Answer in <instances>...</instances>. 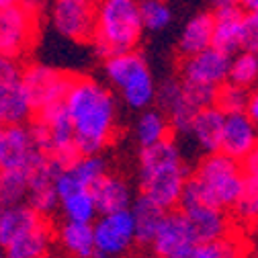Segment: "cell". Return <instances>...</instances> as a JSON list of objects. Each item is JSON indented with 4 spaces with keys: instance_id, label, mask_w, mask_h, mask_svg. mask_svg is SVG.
<instances>
[{
    "instance_id": "cell-36",
    "label": "cell",
    "mask_w": 258,
    "mask_h": 258,
    "mask_svg": "<svg viewBox=\"0 0 258 258\" xmlns=\"http://www.w3.org/2000/svg\"><path fill=\"white\" fill-rule=\"evenodd\" d=\"M244 49H258V11L244 15Z\"/></svg>"
},
{
    "instance_id": "cell-32",
    "label": "cell",
    "mask_w": 258,
    "mask_h": 258,
    "mask_svg": "<svg viewBox=\"0 0 258 258\" xmlns=\"http://www.w3.org/2000/svg\"><path fill=\"white\" fill-rule=\"evenodd\" d=\"M140 13H142L144 27L148 31H154V33L166 29L172 19L166 0H140Z\"/></svg>"
},
{
    "instance_id": "cell-14",
    "label": "cell",
    "mask_w": 258,
    "mask_h": 258,
    "mask_svg": "<svg viewBox=\"0 0 258 258\" xmlns=\"http://www.w3.org/2000/svg\"><path fill=\"white\" fill-rule=\"evenodd\" d=\"M258 146V127L256 123L248 117L246 111L242 113H228L225 117V127H223V140H221V150L230 158L238 160V162H246L252 156V152Z\"/></svg>"
},
{
    "instance_id": "cell-35",
    "label": "cell",
    "mask_w": 258,
    "mask_h": 258,
    "mask_svg": "<svg viewBox=\"0 0 258 258\" xmlns=\"http://www.w3.org/2000/svg\"><path fill=\"white\" fill-rule=\"evenodd\" d=\"M53 184H55V190H57V195H59V201L68 199V197L74 195V192L86 188V186L80 182V178L76 176V172H74L72 168H63V170H59V172L55 174Z\"/></svg>"
},
{
    "instance_id": "cell-42",
    "label": "cell",
    "mask_w": 258,
    "mask_h": 258,
    "mask_svg": "<svg viewBox=\"0 0 258 258\" xmlns=\"http://www.w3.org/2000/svg\"><path fill=\"white\" fill-rule=\"evenodd\" d=\"M27 0H0V7L7 9V7H17V5H25Z\"/></svg>"
},
{
    "instance_id": "cell-20",
    "label": "cell",
    "mask_w": 258,
    "mask_h": 258,
    "mask_svg": "<svg viewBox=\"0 0 258 258\" xmlns=\"http://www.w3.org/2000/svg\"><path fill=\"white\" fill-rule=\"evenodd\" d=\"M213 31H215V15L199 13L192 17L178 37V53L182 57L201 53L213 45Z\"/></svg>"
},
{
    "instance_id": "cell-30",
    "label": "cell",
    "mask_w": 258,
    "mask_h": 258,
    "mask_svg": "<svg viewBox=\"0 0 258 258\" xmlns=\"http://www.w3.org/2000/svg\"><path fill=\"white\" fill-rule=\"evenodd\" d=\"M72 170L76 172L80 182L86 188H90L94 182H99L107 174V162L101 154H82L74 162Z\"/></svg>"
},
{
    "instance_id": "cell-38",
    "label": "cell",
    "mask_w": 258,
    "mask_h": 258,
    "mask_svg": "<svg viewBox=\"0 0 258 258\" xmlns=\"http://www.w3.org/2000/svg\"><path fill=\"white\" fill-rule=\"evenodd\" d=\"M244 170H246L248 174H258V146H256V150L252 152V156L244 162Z\"/></svg>"
},
{
    "instance_id": "cell-33",
    "label": "cell",
    "mask_w": 258,
    "mask_h": 258,
    "mask_svg": "<svg viewBox=\"0 0 258 258\" xmlns=\"http://www.w3.org/2000/svg\"><path fill=\"white\" fill-rule=\"evenodd\" d=\"M156 103L166 115L174 111L178 105L184 103V88H182V78H168L160 84L156 92Z\"/></svg>"
},
{
    "instance_id": "cell-37",
    "label": "cell",
    "mask_w": 258,
    "mask_h": 258,
    "mask_svg": "<svg viewBox=\"0 0 258 258\" xmlns=\"http://www.w3.org/2000/svg\"><path fill=\"white\" fill-rule=\"evenodd\" d=\"M246 113H248V117H250V119L256 123V127H258V84H256L254 88H250Z\"/></svg>"
},
{
    "instance_id": "cell-15",
    "label": "cell",
    "mask_w": 258,
    "mask_h": 258,
    "mask_svg": "<svg viewBox=\"0 0 258 258\" xmlns=\"http://www.w3.org/2000/svg\"><path fill=\"white\" fill-rule=\"evenodd\" d=\"M178 209H182L184 215L188 217L192 232H195V238H197V244L217 240L234 230L228 209H221L209 203H184Z\"/></svg>"
},
{
    "instance_id": "cell-22",
    "label": "cell",
    "mask_w": 258,
    "mask_h": 258,
    "mask_svg": "<svg viewBox=\"0 0 258 258\" xmlns=\"http://www.w3.org/2000/svg\"><path fill=\"white\" fill-rule=\"evenodd\" d=\"M53 242V232L43 219L37 228L25 232L5 246V258H45Z\"/></svg>"
},
{
    "instance_id": "cell-27",
    "label": "cell",
    "mask_w": 258,
    "mask_h": 258,
    "mask_svg": "<svg viewBox=\"0 0 258 258\" xmlns=\"http://www.w3.org/2000/svg\"><path fill=\"white\" fill-rule=\"evenodd\" d=\"M29 186V170H3V176H0V201H3V207L27 201Z\"/></svg>"
},
{
    "instance_id": "cell-23",
    "label": "cell",
    "mask_w": 258,
    "mask_h": 258,
    "mask_svg": "<svg viewBox=\"0 0 258 258\" xmlns=\"http://www.w3.org/2000/svg\"><path fill=\"white\" fill-rule=\"evenodd\" d=\"M132 213L136 219V236H138V246L142 248H150L160 223L164 219L166 209H162L158 203H154L150 197L140 195L136 197L134 205H132Z\"/></svg>"
},
{
    "instance_id": "cell-4",
    "label": "cell",
    "mask_w": 258,
    "mask_h": 258,
    "mask_svg": "<svg viewBox=\"0 0 258 258\" xmlns=\"http://www.w3.org/2000/svg\"><path fill=\"white\" fill-rule=\"evenodd\" d=\"M144 29L140 0H101L92 39L94 51L103 59L121 51H132L140 43Z\"/></svg>"
},
{
    "instance_id": "cell-29",
    "label": "cell",
    "mask_w": 258,
    "mask_h": 258,
    "mask_svg": "<svg viewBox=\"0 0 258 258\" xmlns=\"http://www.w3.org/2000/svg\"><path fill=\"white\" fill-rule=\"evenodd\" d=\"M234 217L246 225H256L258 223V174H248L246 172V186L242 197L232 209Z\"/></svg>"
},
{
    "instance_id": "cell-9",
    "label": "cell",
    "mask_w": 258,
    "mask_h": 258,
    "mask_svg": "<svg viewBox=\"0 0 258 258\" xmlns=\"http://www.w3.org/2000/svg\"><path fill=\"white\" fill-rule=\"evenodd\" d=\"M29 129L23 125H5L0 132V168L3 170H29L45 156Z\"/></svg>"
},
{
    "instance_id": "cell-34",
    "label": "cell",
    "mask_w": 258,
    "mask_h": 258,
    "mask_svg": "<svg viewBox=\"0 0 258 258\" xmlns=\"http://www.w3.org/2000/svg\"><path fill=\"white\" fill-rule=\"evenodd\" d=\"M182 88H184V99L190 107L205 109L209 105H215V96H217V86H209V84H199V82H186L182 80Z\"/></svg>"
},
{
    "instance_id": "cell-12",
    "label": "cell",
    "mask_w": 258,
    "mask_h": 258,
    "mask_svg": "<svg viewBox=\"0 0 258 258\" xmlns=\"http://www.w3.org/2000/svg\"><path fill=\"white\" fill-rule=\"evenodd\" d=\"M195 244H197V238L184 211L170 209L164 213V219L150 244V250L160 258H168L176 252L192 250Z\"/></svg>"
},
{
    "instance_id": "cell-45",
    "label": "cell",
    "mask_w": 258,
    "mask_h": 258,
    "mask_svg": "<svg viewBox=\"0 0 258 258\" xmlns=\"http://www.w3.org/2000/svg\"><path fill=\"white\" fill-rule=\"evenodd\" d=\"M256 57H258V49H256Z\"/></svg>"
},
{
    "instance_id": "cell-10",
    "label": "cell",
    "mask_w": 258,
    "mask_h": 258,
    "mask_svg": "<svg viewBox=\"0 0 258 258\" xmlns=\"http://www.w3.org/2000/svg\"><path fill=\"white\" fill-rule=\"evenodd\" d=\"M35 33V11L31 5L7 7L0 15V45L3 57H21L33 41Z\"/></svg>"
},
{
    "instance_id": "cell-19",
    "label": "cell",
    "mask_w": 258,
    "mask_h": 258,
    "mask_svg": "<svg viewBox=\"0 0 258 258\" xmlns=\"http://www.w3.org/2000/svg\"><path fill=\"white\" fill-rule=\"evenodd\" d=\"M43 219L45 217L39 215L27 201L3 207V213H0V244L3 248L25 232L37 228Z\"/></svg>"
},
{
    "instance_id": "cell-39",
    "label": "cell",
    "mask_w": 258,
    "mask_h": 258,
    "mask_svg": "<svg viewBox=\"0 0 258 258\" xmlns=\"http://www.w3.org/2000/svg\"><path fill=\"white\" fill-rule=\"evenodd\" d=\"M123 258H160V256H156L150 248H144V250H132L129 254H125Z\"/></svg>"
},
{
    "instance_id": "cell-8",
    "label": "cell",
    "mask_w": 258,
    "mask_h": 258,
    "mask_svg": "<svg viewBox=\"0 0 258 258\" xmlns=\"http://www.w3.org/2000/svg\"><path fill=\"white\" fill-rule=\"evenodd\" d=\"M101 0H53L51 25L59 35L72 41L94 39Z\"/></svg>"
},
{
    "instance_id": "cell-26",
    "label": "cell",
    "mask_w": 258,
    "mask_h": 258,
    "mask_svg": "<svg viewBox=\"0 0 258 258\" xmlns=\"http://www.w3.org/2000/svg\"><path fill=\"white\" fill-rule=\"evenodd\" d=\"M61 211L68 221H78V223H94L99 217V209H96V201L92 197V190L84 188L74 192L72 197L61 201Z\"/></svg>"
},
{
    "instance_id": "cell-18",
    "label": "cell",
    "mask_w": 258,
    "mask_h": 258,
    "mask_svg": "<svg viewBox=\"0 0 258 258\" xmlns=\"http://www.w3.org/2000/svg\"><path fill=\"white\" fill-rule=\"evenodd\" d=\"M215 15V31H213V47L225 53H238L244 49V15L242 7L219 9Z\"/></svg>"
},
{
    "instance_id": "cell-2",
    "label": "cell",
    "mask_w": 258,
    "mask_h": 258,
    "mask_svg": "<svg viewBox=\"0 0 258 258\" xmlns=\"http://www.w3.org/2000/svg\"><path fill=\"white\" fill-rule=\"evenodd\" d=\"M190 170L184 164L178 144L170 138L148 148H140L138 156V184L140 192L150 197L162 209H178Z\"/></svg>"
},
{
    "instance_id": "cell-17",
    "label": "cell",
    "mask_w": 258,
    "mask_h": 258,
    "mask_svg": "<svg viewBox=\"0 0 258 258\" xmlns=\"http://www.w3.org/2000/svg\"><path fill=\"white\" fill-rule=\"evenodd\" d=\"M225 117H228V113H223L217 105H209L197 111L190 127V138L195 140L203 154H213L221 150Z\"/></svg>"
},
{
    "instance_id": "cell-11",
    "label": "cell",
    "mask_w": 258,
    "mask_h": 258,
    "mask_svg": "<svg viewBox=\"0 0 258 258\" xmlns=\"http://www.w3.org/2000/svg\"><path fill=\"white\" fill-rule=\"evenodd\" d=\"M232 55L217 47H209L201 53L188 55L180 63V78L186 82H199L209 86H221L230 80Z\"/></svg>"
},
{
    "instance_id": "cell-25",
    "label": "cell",
    "mask_w": 258,
    "mask_h": 258,
    "mask_svg": "<svg viewBox=\"0 0 258 258\" xmlns=\"http://www.w3.org/2000/svg\"><path fill=\"white\" fill-rule=\"evenodd\" d=\"M134 132H136V142L140 144V148H148V146H154L158 142L170 138L172 125H170L168 115L162 109H146L138 117Z\"/></svg>"
},
{
    "instance_id": "cell-7",
    "label": "cell",
    "mask_w": 258,
    "mask_h": 258,
    "mask_svg": "<svg viewBox=\"0 0 258 258\" xmlns=\"http://www.w3.org/2000/svg\"><path fill=\"white\" fill-rule=\"evenodd\" d=\"M96 258H123L138 246L136 219L132 209L103 213L94 219Z\"/></svg>"
},
{
    "instance_id": "cell-41",
    "label": "cell",
    "mask_w": 258,
    "mask_h": 258,
    "mask_svg": "<svg viewBox=\"0 0 258 258\" xmlns=\"http://www.w3.org/2000/svg\"><path fill=\"white\" fill-rule=\"evenodd\" d=\"M240 7L244 13H256L258 11V0H240Z\"/></svg>"
},
{
    "instance_id": "cell-16",
    "label": "cell",
    "mask_w": 258,
    "mask_h": 258,
    "mask_svg": "<svg viewBox=\"0 0 258 258\" xmlns=\"http://www.w3.org/2000/svg\"><path fill=\"white\" fill-rule=\"evenodd\" d=\"M92 197L96 201V209L99 215L103 213H115V211H123V209H132L134 205V190L123 176L117 174H105L99 182H94L90 186Z\"/></svg>"
},
{
    "instance_id": "cell-24",
    "label": "cell",
    "mask_w": 258,
    "mask_h": 258,
    "mask_svg": "<svg viewBox=\"0 0 258 258\" xmlns=\"http://www.w3.org/2000/svg\"><path fill=\"white\" fill-rule=\"evenodd\" d=\"M248 256H250V246L236 230L211 242H199L192 246L190 252V258H248Z\"/></svg>"
},
{
    "instance_id": "cell-44",
    "label": "cell",
    "mask_w": 258,
    "mask_h": 258,
    "mask_svg": "<svg viewBox=\"0 0 258 258\" xmlns=\"http://www.w3.org/2000/svg\"><path fill=\"white\" fill-rule=\"evenodd\" d=\"M252 258H258V252H256V254H254V256H252Z\"/></svg>"
},
{
    "instance_id": "cell-40",
    "label": "cell",
    "mask_w": 258,
    "mask_h": 258,
    "mask_svg": "<svg viewBox=\"0 0 258 258\" xmlns=\"http://www.w3.org/2000/svg\"><path fill=\"white\" fill-rule=\"evenodd\" d=\"M211 5H213V11L234 9V7H240V0H211Z\"/></svg>"
},
{
    "instance_id": "cell-28",
    "label": "cell",
    "mask_w": 258,
    "mask_h": 258,
    "mask_svg": "<svg viewBox=\"0 0 258 258\" xmlns=\"http://www.w3.org/2000/svg\"><path fill=\"white\" fill-rule=\"evenodd\" d=\"M230 82H234L238 86H244L248 90L258 84V57H256V51L240 49L238 53L232 55Z\"/></svg>"
},
{
    "instance_id": "cell-1",
    "label": "cell",
    "mask_w": 258,
    "mask_h": 258,
    "mask_svg": "<svg viewBox=\"0 0 258 258\" xmlns=\"http://www.w3.org/2000/svg\"><path fill=\"white\" fill-rule=\"evenodd\" d=\"M66 103L80 154H101L113 140L117 101L113 92L88 76H74Z\"/></svg>"
},
{
    "instance_id": "cell-21",
    "label": "cell",
    "mask_w": 258,
    "mask_h": 258,
    "mask_svg": "<svg viewBox=\"0 0 258 258\" xmlns=\"http://www.w3.org/2000/svg\"><path fill=\"white\" fill-rule=\"evenodd\" d=\"M55 238H57V244L72 258H96L92 223H78V221L66 219L57 228Z\"/></svg>"
},
{
    "instance_id": "cell-31",
    "label": "cell",
    "mask_w": 258,
    "mask_h": 258,
    "mask_svg": "<svg viewBox=\"0 0 258 258\" xmlns=\"http://www.w3.org/2000/svg\"><path fill=\"white\" fill-rule=\"evenodd\" d=\"M248 94H250L248 88L238 86L228 80L217 88L215 105L223 113H242V111H246V105H248Z\"/></svg>"
},
{
    "instance_id": "cell-3",
    "label": "cell",
    "mask_w": 258,
    "mask_h": 258,
    "mask_svg": "<svg viewBox=\"0 0 258 258\" xmlns=\"http://www.w3.org/2000/svg\"><path fill=\"white\" fill-rule=\"evenodd\" d=\"M246 186L244 164L223 152L205 154V158L192 170L180 205L209 203L221 209H234Z\"/></svg>"
},
{
    "instance_id": "cell-5",
    "label": "cell",
    "mask_w": 258,
    "mask_h": 258,
    "mask_svg": "<svg viewBox=\"0 0 258 258\" xmlns=\"http://www.w3.org/2000/svg\"><path fill=\"white\" fill-rule=\"evenodd\" d=\"M105 76L119 90L123 103L134 111H146L156 101V84L148 61L136 49L121 51L105 59Z\"/></svg>"
},
{
    "instance_id": "cell-43",
    "label": "cell",
    "mask_w": 258,
    "mask_h": 258,
    "mask_svg": "<svg viewBox=\"0 0 258 258\" xmlns=\"http://www.w3.org/2000/svg\"><path fill=\"white\" fill-rule=\"evenodd\" d=\"M190 252H192V250H184V252H176V254H172V256H168V258H190Z\"/></svg>"
},
{
    "instance_id": "cell-46",
    "label": "cell",
    "mask_w": 258,
    "mask_h": 258,
    "mask_svg": "<svg viewBox=\"0 0 258 258\" xmlns=\"http://www.w3.org/2000/svg\"><path fill=\"white\" fill-rule=\"evenodd\" d=\"M256 225H258V223H256Z\"/></svg>"
},
{
    "instance_id": "cell-6",
    "label": "cell",
    "mask_w": 258,
    "mask_h": 258,
    "mask_svg": "<svg viewBox=\"0 0 258 258\" xmlns=\"http://www.w3.org/2000/svg\"><path fill=\"white\" fill-rule=\"evenodd\" d=\"M37 115L33 96L25 80L23 68L13 57H3L0 63V119L3 125H23Z\"/></svg>"
},
{
    "instance_id": "cell-13",
    "label": "cell",
    "mask_w": 258,
    "mask_h": 258,
    "mask_svg": "<svg viewBox=\"0 0 258 258\" xmlns=\"http://www.w3.org/2000/svg\"><path fill=\"white\" fill-rule=\"evenodd\" d=\"M74 76L61 74L53 68H47L43 63H33L29 68H23V80L33 96L35 109H43L51 103H59L66 99V94L70 90Z\"/></svg>"
}]
</instances>
